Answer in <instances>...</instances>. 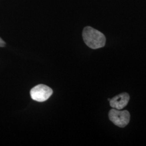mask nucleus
I'll return each instance as SVG.
<instances>
[{"label":"nucleus","instance_id":"4","mask_svg":"<svg viewBox=\"0 0 146 146\" xmlns=\"http://www.w3.org/2000/svg\"><path fill=\"white\" fill-rule=\"evenodd\" d=\"M130 99L129 95L122 93L114 96L110 101V106L113 108L120 110L123 109L128 104Z\"/></svg>","mask_w":146,"mask_h":146},{"label":"nucleus","instance_id":"1","mask_svg":"<svg viewBox=\"0 0 146 146\" xmlns=\"http://www.w3.org/2000/svg\"><path fill=\"white\" fill-rule=\"evenodd\" d=\"M82 37L86 44L93 49L104 47L106 42L104 34L91 27H86L84 28Z\"/></svg>","mask_w":146,"mask_h":146},{"label":"nucleus","instance_id":"3","mask_svg":"<svg viewBox=\"0 0 146 146\" xmlns=\"http://www.w3.org/2000/svg\"><path fill=\"white\" fill-rule=\"evenodd\" d=\"M30 94L31 99L37 102L47 101L52 94V90L44 84H38L31 89Z\"/></svg>","mask_w":146,"mask_h":146},{"label":"nucleus","instance_id":"2","mask_svg":"<svg viewBox=\"0 0 146 146\" xmlns=\"http://www.w3.org/2000/svg\"><path fill=\"white\" fill-rule=\"evenodd\" d=\"M110 120L117 127H125L130 121V114L127 110L121 111L113 108L109 112Z\"/></svg>","mask_w":146,"mask_h":146},{"label":"nucleus","instance_id":"6","mask_svg":"<svg viewBox=\"0 0 146 146\" xmlns=\"http://www.w3.org/2000/svg\"><path fill=\"white\" fill-rule=\"evenodd\" d=\"M108 101H110V99H108Z\"/></svg>","mask_w":146,"mask_h":146},{"label":"nucleus","instance_id":"5","mask_svg":"<svg viewBox=\"0 0 146 146\" xmlns=\"http://www.w3.org/2000/svg\"><path fill=\"white\" fill-rule=\"evenodd\" d=\"M5 42L0 37V47H5Z\"/></svg>","mask_w":146,"mask_h":146}]
</instances>
